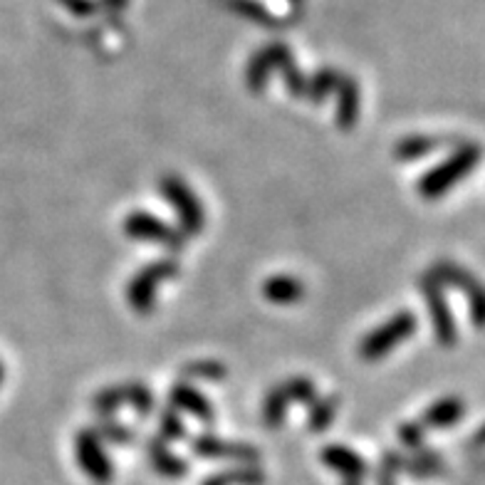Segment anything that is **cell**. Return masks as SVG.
I'll return each mask as SVG.
<instances>
[{
  "label": "cell",
  "mask_w": 485,
  "mask_h": 485,
  "mask_svg": "<svg viewBox=\"0 0 485 485\" xmlns=\"http://www.w3.org/2000/svg\"><path fill=\"white\" fill-rule=\"evenodd\" d=\"M414 330H416L414 315L411 312H398L397 317H391L384 327L374 330L367 340L361 342L360 354L364 360H379V357H384V354L394 350L397 344L408 340L414 334Z\"/></svg>",
  "instance_id": "3"
},
{
  "label": "cell",
  "mask_w": 485,
  "mask_h": 485,
  "mask_svg": "<svg viewBox=\"0 0 485 485\" xmlns=\"http://www.w3.org/2000/svg\"><path fill=\"white\" fill-rule=\"evenodd\" d=\"M347 485H360V483H357V480H352V478H350V483H347Z\"/></svg>",
  "instance_id": "19"
},
{
  "label": "cell",
  "mask_w": 485,
  "mask_h": 485,
  "mask_svg": "<svg viewBox=\"0 0 485 485\" xmlns=\"http://www.w3.org/2000/svg\"><path fill=\"white\" fill-rule=\"evenodd\" d=\"M483 159V149L478 144H463L448 156L446 161L436 169H431L421 181H418V194L424 198H438L448 194L458 181H463Z\"/></svg>",
  "instance_id": "1"
},
{
  "label": "cell",
  "mask_w": 485,
  "mask_h": 485,
  "mask_svg": "<svg viewBox=\"0 0 485 485\" xmlns=\"http://www.w3.org/2000/svg\"><path fill=\"white\" fill-rule=\"evenodd\" d=\"M176 275V265L171 261H161V262H151L146 270H142L132 282L129 288V302L136 312H149L151 305H154V292H156V282L166 280V278H174Z\"/></svg>",
  "instance_id": "5"
},
{
  "label": "cell",
  "mask_w": 485,
  "mask_h": 485,
  "mask_svg": "<svg viewBox=\"0 0 485 485\" xmlns=\"http://www.w3.org/2000/svg\"><path fill=\"white\" fill-rule=\"evenodd\" d=\"M122 398H129L136 408H144V411H149V407H151V394H149L144 387L112 389V391H105V394H99L97 397V407L105 404V408H112L117 407V401H122Z\"/></svg>",
  "instance_id": "11"
},
{
  "label": "cell",
  "mask_w": 485,
  "mask_h": 485,
  "mask_svg": "<svg viewBox=\"0 0 485 485\" xmlns=\"http://www.w3.org/2000/svg\"><path fill=\"white\" fill-rule=\"evenodd\" d=\"M196 451L206 456H225V458H255V451L245 446H225V441H214V438H198Z\"/></svg>",
  "instance_id": "13"
},
{
  "label": "cell",
  "mask_w": 485,
  "mask_h": 485,
  "mask_svg": "<svg viewBox=\"0 0 485 485\" xmlns=\"http://www.w3.org/2000/svg\"><path fill=\"white\" fill-rule=\"evenodd\" d=\"M463 414H466V407L461 398H441L424 414V426L451 428L458 424V418H463Z\"/></svg>",
  "instance_id": "9"
},
{
  "label": "cell",
  "mask_w": 485,
  "mask_h": 485,
  "mask_svg": "<svg viewBox=\"0 0 485 485\" xmlns=\"http://www.w3.org/2000/svg\"><path fill=\"white\" fill-rule=\"evenodd\" d=\"M161 191H164L166 198L174 204L176 214L181 215L186 231H188V233H198V231L204 228V208L198 206L196 196L186 188L184 181L166 178L164 184H161Z\"/></svg>",
  "instance_id": "6"
},
{
  "label": "cell",
  "mask_w": 485,
  "mask_h": 485,
  "mask_svg": "<svg viewBox=\"0 0 485 485\" xmlns=\"http://www.w3.org/2000/svg\"><path fill=\"white\" fill-rule=\"evenodd\" d=\"M441 144V139L434 136H411L407 142H401L397 149V156L401 159H416V156H426L428 151H434Z\"/></svg>",
  "instance_id": "15"
},
{
  "label": "cell",
  "mask_w": 485,
  "mask_h": 485,
  "mask_svg": "<svg viewBox=\"0 0 485 485\" xmlns=\"http://www.w3.org/2000/svg\"><path fill=\"white\" fill-rule=\"evenodd\" d=\"M441 288H444V285H441L434 275H426V278L421 280V292H424V297H426L428 302V312H431L434 332H436L438 342H441L444 347H453L458 342V330Z\"/></svg>",
  "instance_id": "4"
},
{
  "label": "cell",
  "mask_w": 485,
  "mask_h": 485,
  "mask_svg": "<svg viewBox=\"0 0 485 485\" xmlns=\"http://www.w3.org/2000/svg\"><path fill=\"white\" fill-rule=\"evenodd\" d=\"M171 398H174L176 407H184L186 411H191V414H196V416L214 418V411L208 408V404H206V398L201 397L198 391H194V389L176 387L174 394H171Z\"/></svg>",
  "instance_id": "14"
},
{
  "label": "cell",
  "mask_w": 485,
  "mask_h": 485,
  "mask_svg": "<svg viewBox=\"0 0 485 485\" xmlns=\"http://www.w3.org/2000/svg\"><path fill=\"white\" fill-rule=\"evenodd\" d=\"M126 233L134 235V238H142V241L164 242L169 248H181V245H184V238H181V235L174 233L171 228H166L161 221H156L154 215L149 214L129 215V221H126Z\"/></svg>",
  "instance_id": "8"
},
{
  "label": "cell",
  "mask_w": 485,
  "mask_h": 485,
  "mask_svg": "<svg viewBox=\"0 0 485 485\" xmlns=\"http://www.w3.org/2000/svg\"><path fill=\"white\" fill-rule=\"evenodd\" d=\"M156 461V468L159 471H164V473H169V476H178V473H186V466L181 463V461H176V458L166 456V451L161 448V456H154Z\"/></svg>",
  "instance_id": "16"
},
{
  "label": "cell",
  "mask_w": 485,
  "mask_h": 485,
  "mask_svg": "<svg viewBox=\"0 0 485 485\" xmlns=\"http://www.w3.org/2000/svg\"><path fill=\"white\" fill-rule=\"evenodd\" d=\"M5 379V369H3V364H0V381Z\"/></svg>",
  "instance_id": "18"
},
{
  "label": "cell",
  "mask_w": 485,
  "mask_h": 485,
  "mask_svg": "<svg viewBox=\"0 0 485 485\" xmlns=\"http://www.w3.org/2000/svg\"><path fill=\"white\" fill-rule=\"evenodd\" d=\"M265 297L272 302H295L297 297H302V285L297 280L288 278V275L272 278L265 285Z\"/></svg>",
  "instance_id": "12"
},
{
  "label": "cell",
  "mask_w": 485,
  "mask_h": 485,
  "mask_svg": "<svg viewBox=\"0 0 485 485\" xmlns=\"http://www.w3.org/2000/svg\"><path fill=\"white\" fill-rule=\"evenodd\" d=\"M441 285L456 288L468 297V310H471V322L478 330H485V285L478 280L476 275H471L466 268H461L456 262H436V268L431 272Z\"/></svg>",
  "instance_id": "2"
},
{
  "label": "cell",
  "mask_w": 485,
  "mask_h": 485,
  "mask_svg": "<svg viewBox=\"0 0 485 485\" xmlns=\"http://www.w3.org/2000/svg\"><path fill=\"white\" fill-rule=\"evenodd\" d=\"M78 458L79 466L87 471V476L92 480H97L99 485H107L112 478V466H109L105 451L99 446V441L92 434H79L78 436Z\"/></svg>",
  "instance_id": "7"
},
{
  "label": "cell",
  "mask_w": 485,
  "mask_h": 485,
  "mask_svg": "<svg viewBox=\"0 0 485 485\" xmlns=\"http://www.w3.org/2000/svg\"><path fill=\"white\" fill-rule=\"evenodd\" d=\"M401 438L407 441L408 446H421V441H424V434H421V428H418V424H414V426L401 428Z\"/></svg>",
  "instance_id": "17"
},
{
  "label": "cell",
  "mask_w": 485,
  "mask_h": 485,
  "mask_svg": "<svg viewBox=\"0 0 485 485\" xmlns=\"http://www.w3.org/2000/svg\"><path fill=\"white\" fill-rule=\"evenodd\" d=\"M322 458H325V463H327V466L334 468V471H340V473H344V476L352 478V480L367 471V468H364V461H361L357 453H352L350 448H342V446L325 448Z\"/></svg>",
  "instance_id": "10"
}]
</instances>
